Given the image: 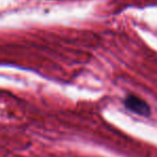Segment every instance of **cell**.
Instances as JSON below:
<instances>
[{
  "label": "cell",
  "mask_w": 157,
  "mask_h": 157,
  "mask_svg": "<svg viewBox=\"0 0 157 157\" xmlns=\"http://www.w3.org/2000/svg\"><path fill=\"white\" fill-rule=\"evenodd\" d=\"M123 105L128 111L140 117H150L152 113L151 106L143 98L136 94H127L123 99Z\"/></svg>",
  "instance_id": "cell-1"
}]
</instances>
